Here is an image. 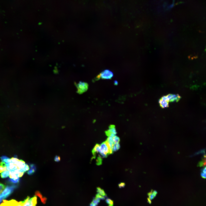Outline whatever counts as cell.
Segmentation results:
<instances>
[{
  "label": "cell",
  "mask_w": 206,
  "mask_h": 206,
  "mask_svg": "<svg viewBox=\"0 0 206 206\" xmlns=\"http://www.w3.org/2000/svg\"><path fill=\"white\" fill-rule=\"evenodd\" d=\"M6 165L7 170L9 171V173H18L21 177L25 172L29 169V166L23 161L16 157L10 159L9 163Z\"/></svg>",
  "instance_id": "6da1fadb"
},
{
  "label": "cell",
  "mask_w": 206,
  "mask_h": 206,
  "mask_svg": "<svg viewBox=\"0 0 206 206\" xmlns=\"http://www.w3.org/2000/svg\"><path fill=\"white\" fill-rule=\"evenodd\" d=\"M112 152V151L106 140L100 145L99 153L103 157H106L108 154H111Z\"/></svg>",
  "instance_id": "7a4b0ae2"
},
{
  "label": "cell",
  "mask_w": 206,
  "mask_h": 206,
  "mask_svg": "<svg viewBox=\"0 0 206 206\" xmlns=\"http://www.w3.org/2000/svg\"><path fill=\"white\" fill-rule=\"evenodd\" d=\"M16 187V186L15 185L7 186L0 195V203L11 195Z\"/></svg>",
  "instance_id": "3957f363"
},
{
  "label": "cell",
  "mask_w": 206,
  "mask_h": 206,
  "mask_svg": "<svg viewBox=\"0 0 206 206\" xmlns=\"http://www.w3.org/2000/svg\"><path fill=\"white\" fill-rule=\"evenodd\" d=\"M113 76V74L112 72L108 70H105L102 71L96 77L97 80L100 78L103 79H110Z\"/></svg>",
  "instance_id": "277c9868"
},
{
  "label": "cell",
  "mask_w": 206,
  "mask_h": 206,
  "mask_svg": "<svg viewBox=\"0 0 206 206\" xmlns=\"http://www.w3.org/2000/svg\"><path fill=\"white\" fill-rule=\"evenodd\" d=\"M24 203V200L19 202L14 199L9 201L4 200L0 206H23Z\"/></svg>",
  "instance_id": "5b68a950"
},
{
  "label": "cell",
  "mask_w": 206,
  "mask_h": 206,
  "mask_svg": "<svg viewBox=\"0 0 206 206\" xmlns=\"http://www.w3.org/2000/svg\"><path fill=\"white\" fill-rule=\"evenodd\" d=\"M24 201L23 206H36L37 203V197L35 196L30 198L28 196Z\"/></svg>",
  "instance_id": "8992f818"
},
{
  "label": "cell",
  "mask_w": 206,
  "mask_h": 206,
  "mask_svg": "<svg viewBox=\"0 0 206 206\" xmlns=\"http://www.w3.org/2000/svg\"><path fill=\"white\" fill-rule=\"evenodd\" d=\"M165 96L169 102H178L181 98L178 94H169Z\"/></svg>",
  "instance_id": "52a82bcc"
},
{
  "label": "cell",
  "mask_w": 206,
  "mask_h": 206,
  "mask_svg": "<svg viewBox=\"0 0 206 206\" xmlns=\"http://www.w3.org/2000/svg\"><path fill=\"white\" fill-rule=\"evenodd\" d=\"M77 88L78 92L82 93L87 90L88 85L86 83L80 82L77 84Z\"/></svg>",
  "instance_id": "ba28073f"
},
{
  "label": "cell",
  "mask_w": 206,
  "mask_h": 206,
  "mask_svg": "<svg viewBox=\"0 0 206 206\" xmlns=\"http://www.w3.org/2000/svg\"><path fill=\"white\" fill-rule=\"evenodd\" d=\"M117 132L114 125H111L108 130L105 131L106 135L108 136L115 135Z\"/></svg>",
  "instance_id": "9c48e42d"
},
{
  "label": "cell",
  "mask_w": 206,
  "mask_h": 206,
  "mask_svg": "<svg viewBox=\"0 0 206 206\" xmlns=\"http://www.w3.org/2000/svg\"><path fill=\"white\" fill-rule=\"evenodd\" d=\"M160 106L163 108H167L169 106V102L167 101L165 96H162L159 100Z\"/></svg>",
  "instance_id": "30bf717a"
},
{
  "label": "cell",
  "mask_w": 206,
  "mask_h": 206,
  "mask_svg": "<svg viewBox=\"0 0 206 206\" xmlns=\"http://www.w3.org/2000/svg\"><path fill=\"white\" fill-rule=\"evenodd\" d=\"M157 194V191L156 190H151L148 193V197L147 198V201L149 203H151V201L156 197Z\"/></svg>",
  "instance_id": "8fae6325"
},
{
  "label": "cell",
  "mask_w": 206,
  "mask_h": 206,
  "mask_svg": "<svg viewBox=\"0 0 206 206\" xmlns=\"http://www.w3.org/2000/svg\"><path fill=\"white\" fill-rule=\"evenodd\" d=\"M30 169L27 171V173L29 175H31L33 174L36 170V167L34 164H31L30 165Z\"/></svg>",
  "instance_id": "7c38bea8"
},
{
  "label": "cell",
  "mask_w": 206,
  "mask_h": 206,
  "mask_svg": "<svg viewBox=\"0 0 206 206\" xmlns=\"http://www.w3.org/2000/svg\"><path fill=\"white\" fill-rule=\"evenodd\" d=\"M100 149V145L96 144L92 150V153L94 157H95L96 153L99 152Z\"/></svg>",
  "instance_id": "4fadbf2b"
},
{
  "label": "cell",
  "mask_w": 206,
  "mask_h": 206,
  "mask_svg": "<svg viewBox=\"0 0 206 206\" xmlns=\"http://www.w3.org/2000/svg\"><path fill=\"white\" fill-rule=\"evenodd\" d=\"M6 163L3 161L0 163V173L7 170Z\"/></svg>",
  "instance_id": "5bb4252c"
},
{
  "label": "cell",
  "mask_w": 206,
  "mask_h": 206,
  "mask_svg": "<svg viewBox=\"0 0 206 206\" xmlns=\"http://www.w3.org/2000/svg\"><path fill=\"white\" fill-rule=\"evenodd\" d=\"M96 190V191L98 193L104 197H106L107 195L104 190L99 187H97Z\"/></svg>",
  "instance_id": "9a60e30c"
},
{
  "label": "cell",
  "mask_w": 206,
  "mask_h": 206,
  "mask_svg": "<svg viewBox=\"0 0 206 206\" xmlns=\"http://www.w3.org/2000/svg\"><path fill=\"white\" fill-rule=\"evenodd\" d=\"M9 175V172L7 170L3 171L1 174V177L2 178H6Z\"/></svg>",
  "instance_id": "2e32d148"
},
{
  "label": "cell",
  "mask_w": 206,
  "mask_h": 206,
  "mask_svg": "<svg viewBox=\"0 0 206 206\" xmlns=\"http://www.w3.org/2000/svg\"><path fill=\"white\" fill-rule=\"evenodd\" d=\"M100 200L99 198L95 197L94 198L91 203L94 205H97L100 202Z\"/></svg>",
  "instance_id": "e0dca14e"
},
{
  "label": "cell",
  "mask_w": 206,
  "mask_h": 206,
  "mask_svg": "<svg viewBox=\"0 0 206 206\" xmlns=\"http://www.w3.org/2000/svg\"><path fill=\"white\" fill-rule=\"evenodd\" d=\"M0 158L2 161L5 162L6 164L9 163V160L10 159L9 157L5 156H1Z\"/></svg>",
  "instance_id": "ac0fdd59"
},
{
  "label": "cell",
  "mask_w": 206,
  "mask_h": 206,
  "mask_svg": "<svg viewBox=\"0 0 206 206\" xmlns=\"http://www.w3.org/2000/svg\"><path fill=\"white\" fill-rule=\"evenodd\" d=\"M105 201L108 206H113L114 205L113 201L110 198H106L105 199Z\"/></svg>",
  "instance_id": "d6986e66"
},
{
  "label": "cell",
  "mask_w": 206,
  "mask_h": 206,
  "mask_svg": "<svg viewBox=\"0 0 206 206\" xmlns=\"http://www.w3.org/2000/svg\"><path fill=\"white\" fill-rule=\"evenodd\" d=\"M201 177L204 179L206 178V167H205L201 169Z\"/></svg>",
  "instance_id": "ffe728a7"
},
{
  "label": "cell",
  "mask_w": 206,
  "mask_h": 206,
  "mask_svg": "<svg viewBox=\"0 0 206 206\" xmlns=\"http://www.w3.org/2000/svg\"><path fill=\"white\" fill-rule=\"evenodd\" d=\"M206 164V159L205 156H204L202 161L200 162L199 163V165L200 166H203L205 165Z\"/></svg>",
  "instance_id": "44dd1931"
},
{
  "label": "cell",
  "mask_w": 206,
  "mask_h": 206,
  "mask_svg": "<svg viewBox=\"0 0 206 206\" xmlns=\"http://www.w3.org/2000/svg\"><path fill=\"white\" fill-rule=\"evenodd\" d=\"M19 178H18L16 179H12L10 178L9 179V181L11 183H17L19 182Z\"/></svg>",
  "instance_id": "7402d4cb"
},
{
  "label": "cell",
  "mask_w": 206,
  "mask_h": 206,
  "mask_svg": "<svg viewBox=\"0 0 206 206\" xmlns=\"http://www.w3.org/2000/svg\"><path fill=\"white\" fill-rule=\"evenodd\" d=\"M96 197L99 198L100 200H104L105 199V197L102 196L98 193L96 195Z\"/></svg>",
  "instance_id": "603a6c76"
},
{
  "label": "cell",
  "mask_w": 206,
  "mask_h": 206,
  "mask_svg": "<svg viewBox=\"0 0 206 206\" xmlns=\"http://www.w3.org/2000/svg\"><path fill=\"white\" fill-rule=\"evenodd\" d=\"M5 187V186L3 184L0 183V194L3 191Z\"/></svg>",
  "instance_id": "cb8c5ba5"
},
{
  "label": "cell",
  "mask_w": 206,
  "mask_h": 206,
  "mask_svg": "<svg viewBox=\"0 0 206 206\" xmlns=\"http://www.w3.org/2000/svg\"><path fill=\"white\" fill-rule=\"evenodd\" d=\"M61 158L59 156H56L54 159V160L56 162H59L60 161Z\"/></svg>",
  "instance_id": "d4e9b609"
},
{
  "label": "cell",
  "mask_w": 206,
  "mask_h": 206,
  "mask_svg": "<svg viewBox=\"0 0 206 206\" xmlns=\"http://www.w3.org/2000/svg\"><path fill=\"white\" fill-rule=\"evenodd\" d=\"M125 185V184L123 183H120L119 185V187L120 188L124 187Z\"/></svg>",
  "instance_id": "484cf974"
},
{
  "label": "cell",
  "mask_w": 206,
  "mask_h": 206,
  "mask_svg": "<svg viewBox=\"0 0 206 206\" xmlns=\"http://www.w3.org/2000/svg\"><path fill=\"white\" fill-rule=\"evenodd\" d=\"M90 206H97V205H94L91 203L90 205Z\"/></svg>",
  "instance_id": "4316f807"
}]
</instances>
